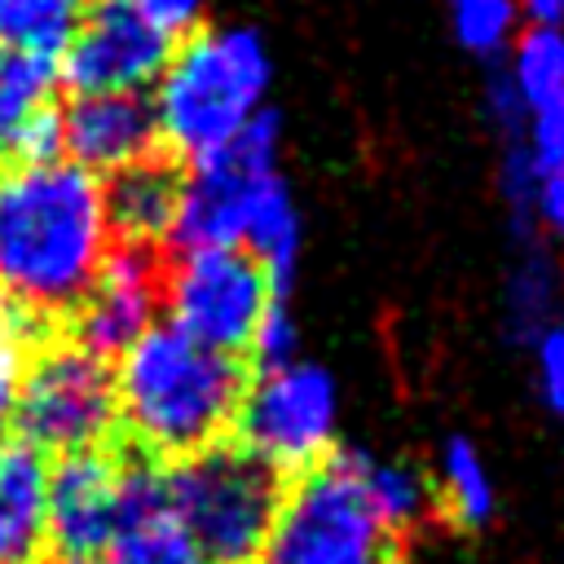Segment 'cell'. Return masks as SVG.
Wrapping results in <instances>:
<instances>
[{
	"label": "cell",
	"mask_w": 564,
	"mask_h": 564,
	"mask_svg": "<svg viewBox=\"0 0 564 564\" xmlns=\"http://www.w3.org/2000/svg\"><path fill=\"white\" fill-rule=\"evenodd\" d=\"M348 463L357 471V485L366 494V502L379 511L383 524H392L397 533L410 529L414 520H423L432 511V485L423 480L419 467L401 463V458H375L366 449H348Z\"/></svg>",
	"instance_id": "19"
},
{
	"label": "cell",
	"mask_w": 564,
	"mask_h": 564,
	"mask_svg": "<svg viewBox=\"0 0 564 564\" xmlns=\"http://www.w3.org/2000/svg\"><path fill=\"white\" fill-rule=\"evenodd\" d=\"M40 564H97V555H62V551H53V555H40Z\"/></svg>",
	"instance_id": "31"
},
{
	"label": "cell",
	"mask_w": 564,
	"mask_h": 564,
	"mask_svg": "<svg viewBox=\"0 0 564 564\" xmlns=\"http://www.w3.org/2000/svg\"><path fill=\"white\" fill-rule=\"evenodd\" d=\"M159 308H163L159 247L115 242L97 282L70 313V339L110 361L154 326Z\"/></svg>",
	"instance_id": "10"
},
{
	"label": "cell",
	"mask_w": 564,
	"mask_h": 564,
	"mask_svg": "<svg viewBox=\"0 0 564 564\" xmlns=\"http://www.w3.org/2000/svg\"><path fill=\"white\" fill-rule=\"evenodd\" d=\"M300 247H304V220H300L295 194H291L286 176L273 172L251 198V212L242 225V251L260 260L273 295H286L295 282V269H300Z\"/></svg>",
	"instance_id": "16"
},
{
	"label": "cell",
	"mask_w": 564,
	"mask_h": 564,
	"mask_svg": "<svg viewBox=\"0 0 564 564\" xmlns=\"http://www.w3.org/2000/svg\"><path fill=\"white\" fill-rule=\"evenodd\" d=\"M31 326L35 322L0 304V436L13 427V401H18L26 357H31Z\"/></svg>",
	"instance_id": "24"
},
{
	"label": "cell",
	"mask_w": 564,
	"mask_h": 564,
	"mask_svg": "<svg viewBox=\"0 0 564 564\" xmlns=\"http://www.w3.org/2000/svg\"><path fill=\"white\" fill-rule=\"evenodd\" d=\"M13 427L40 454L101 449L119 432L115 366L75 339H44L26 357Z\"/></svg>",
	"instance_id": "6"
},
{
	"label": "cell",
	"mask_w": 564,
	"mask_h": 564,
	"mask_svg": "<svg viewBox=\"0 0 564 564\" xmlns=\"http://www.w3.org/2000/svg\"><path fill=\"white\" fill-rule=\"evenodd\" d=\"M97 564H207L167 507V480L159 458L141 449L119 454L115 533L101 546Z\"/></svg>",
	"instance_id": "11"
},
{
	"label": "cell",
	"mask_w": 564,
	"mask_h": 564,
	"mask_svg": "<svg viewBox=\"0 0 564 564\" xmlns=\"http://www.w3.org/2000/svg\"><path fill=\"white\" fill-rule=\"evenodd\" d=\"M172 48L176 40L145 22L132 0H97L57 53V84L70 93H150Z\"/></svg>",
	"instance_id": "9"
},
{
	"label": "cell",
	"mask_w": 564,
	"mask_h": 564,
	"mask_svg": "<svg viewBox=\"0 0 564 564\" xmlns=\"http://www.w3.org/2000/svg\"><path fill=\"white\" fill-rule=\"evenodd\" d=\"M256 564H401V533L366 502L348 449H335L282 494Z\"/></svg>",
	"instance_id": "5"
},
{
	"label": "cell",
	"mask_w": 564,
	"mask_h": 564,
	"mask_svg": "<svg viewBox=\"0 0 564 564\" xmlns=\"http://www.w3.org/2000/svg\"><path fill=\"white\" fill-rule=\"evenodd\" d=\"M436 502L463 529H480V524L494 520V476H489L480 449L467 436H449L445 449H441Z\"/></svg>",
	"instance_id": "20"
},
{
	"label": "cell",
	"mask_w": 564,
	"mask_h": 564,
	"mask_svg": "<svg viewBox=\"0 0 564 564\" xmlns=\"http://www.w3.org/2000/svg\"><path fill=\"white\" fill-rule=\"evenodd\" d=\"M295 344H300V335H295V317H291V308H286V295H273V300L264 304L260 322H256V335H251V344H247V361H251L256 370L286 366V361H295Z\"/></svg>",
	"instance_id": "25"
},
{
	"label": "cell",
	"mask_w": 564,
	"mask_h": 564,
	"mask_svg": "<svg viewBox=\"0 0 564 564\" xmlns=\"http://www.w3.org/2000/svg\"><path fill=\"white\" fill-rule=\"evenodd\" d=\"M269 300V273L242 247H194L176 251V260H163L167 326L203 348L247 357V344Z\"/></svg>",
	"instance_id": "8"
},
{
	"label": "cell",
	"mask_w": 564,
	"mask_h": 564,
	"mask_svg": "<svg viewBox=\"0 0 564 564\" xmlns=\"http://www.w3.org/2000/svg\"><path fill=\"white\" fill-rule=\"evenodd\" d=\"M48 463L26 441H0V564H40L44 555Z\"/></svg>",
	"instance_id": "15"
},
{
	"label": "cell",
	"mask_w": 564,
	"mask_h": 564,
	"mask_svg": "<svg viewBox=\"0 0 564 564\" xmlns=\"http://www.w3.org/2000/svg\"><path fill=\"white\" fill-rule=\"evenodd\" d=\"M529 229L546 247H564V167L538 172L529 194Z\"/></svg>",
	"instance_id": "26"
},
{
	"label": "cell",
	"mask_w": 564,
	"mask_h": 564,
	"mask_svg": "<svg viewBox=\"0 0 564 564\" xmlns=\"http://www.w3.org/2000/svg\"><path fill=\"white\" fill-rule=\"evenodd\" d=\"M251 370L242 357L194 344L167 322H154L119 352L115 397L119 427L150 458H185L234 432Z\"/></svg>",
	"instance_id": "2"
},
{
	"label": "cell",
	"mask_w": 564,
	"mask_h": 564,
	"mask_svg": "<svg viewBox=\"0 0 564 564\" xmlns=\"http://www.w3.org/2000/svg\"><path fill=\"white\" fill-rule=\"evenodd\" d=\"M516 264L507 273V295H502V317H507V330L520 339V344H533L551 322H555V304H560V286H564V273L560 264L551 260V247L529 234V238H516Z\"/></svg>",
	"instance_id": "17"
},
{
	"label": "cell",
	"mask_w": 564,
	"mask_h": 564,
	"mask_svg": "<svg viewBox=\"0 0 564 564\" xmlns=\"http://www.w3.org/2000/svg\"><path fill=\"white\" fill-rule=\"evenodd\" d=\"M524 26H564V0H516Z\"/></svg>",
	"instance_id": "30"
},
{
	"label": "cell",
	"mask_w": 564,
	"mask_h": 564,
	"mask_svg": "<svg viewBox=\"0 0 564 564\" xmlns=\"http://www.w3.org/2000/svg\"><path fill=\"white\" fill-rule=\"evenodd\" d=\"M62 119V159L97 172H119L159 145L154 106L145 93H70Z\"/></svg>",
	"instance_id": "13"
},
{
	"label": "cell",
	"mask_w": 564,
	"mask_h": 564,
	"mask_svg": "<svg viewBox=\"0 0 564 564\" xmlns=\"http://www.w3.org/2000/svg\"><path fill=\"white\" fill-rule=\"evenodd\" d=\"M110 247L101 176L70 159L0 167V304L26 322L70 317Z\"/></svg>",
	"instance_id": "1"
},
{
	"label": "cell",
	"mask_w": 564,
	"mask_h": 564,
	"mask_svg": "<svg viewBox=\"0 0 564 564\" xmlns=\"http://www.w3.org/2000/svg\"><path fill=\"white\" fill-rule=\"evenodd\" d=\"M533 370H538V392L546 410L564 414V322H551L533 339Z\"/></svg>",
	"instance_id": "28"
},
{
	"label": "cell",
	"mask_w": 564,
	"mask_h": 564,
	"mask_svg": "<svg viewBox=\"0 0 564 564\" xmlns=\"http://www.w3.org/2000/svg\"><path fill=\"white\" fill-rule=\"evenodd\" d=\"M445 13H449V35L463 53L480 57V62H502L507 44L516 40V31L524 26L520 22V9L516 0H445Z\"/></svg>",
	"instance_id": "23"
},
{
	"label": "cell",
	"mask_w": 564,
	"mask_h": 564,
	"mask_svg": "<svg viewBox=\"0 0 564 564\" xmlns=\"http://www.w3.org/2000/svg\"><path fill=\"white\" fill-rule=\"evenodd\" d=\"M269 84L273 57L256 26H198L185 35L150 97L163 154L181 167L216 154L269 106Z\"/></svg>",
	"instance_id": "3"
},
{
	"label": "cell",
	"mask_w": 564,
	"mask_h": 564,
	"mask_svg": "<svg viewBox=\"0 0 564 564\" xmlns=\"http://www.w3.org/2000/svg\"><path fill=\"white\" fill-rule=\"evenodd\" d=\"M524 150L538 172L564 167V101L524 115Z\"/></svg>",
	"instance_id": "27"
},
{
	"label": "cell",
	"mask_w": 564,
	"mask_h": 564,
	"mask_svg": "<svg viewBox=\"0 0 564 564\" xmlns=\"http://www.w3.org/2000/svg\"><path fill=\"white\" fill-rule=\"evenodd\" d=\"M498 70L507 75L524 115L564 101V26H520Z\"/></svg>",
	"instance_id": "18"
},
{
	"label": "cell",
	"mask_w": 564,
	"mask_h": 564,
	"mask_svg": "<svg viewBox=\"0 0 564 564\" xmlns=\"http://www.w3.org/2000/svg\"><path fill=\"white\" fill-rule=\"evenodd\" d=\"M335 423L339 392L330 370L313 361H286L251 375L234 432L247 454H256L286 480L313 471L335 454Z\"/></svg>",
	"instance_id": "7"
},
{
	"label": "cell",
	"mask_w": 564,
	"mask_h": 564,
	"mask_svg": "<svg viewBox=\"0 0 564 564\" xmlns=\"http://www.w3.org/2000/svg\"><path fill=\"white\" fill-rule=\"evenodd\" d=\"M137 9H141V18L145 22H154L167 40H185V35H194L198 26H207L203 22V13H207V0H132Z\"/></svg>",
	"instance_id": "29"
},
{
	"label": "cell",
	"mask_w": 564,
	"mask_h": 564,
	"mask_svg": "<svg viewBox=\"0 0 564 564\" xmlns=\"http://www.w3.org/2000/svg\"><path fill=\"white\" fill-rule=\"evenodd\" d=\"M119 454L75 449L57 454L44 480V538L62 555H101L115 533Z\"/></svg>",
	"instance_id": "12"
},
{
	"label": "cell",
	"mask_w": 564,
	"mask_h": 564,
	"mask_svg": "<svg viewBox=\"0 0 564 564\" xmlns=\"http://www.w3.org/2000/svg\"><path fill=\"white\" fill-rule=\"evenodd\" d=\"M167 507L207 564H256L286 480L238 441H216L163 467Z\"/></svg>",
	"instance_id": "4"
},
{
	"label": "cell",
	"mask_w": 564,
	"mask_h": 564,
	"mask_svg": "<svg viewBox=\"0 0 564 564\" xmlns=\"http://www.w3.org/2000/svg\"><path fill=\"white\" fill-rule=\"evenodd\" d=\"M181 181H185V167L163 150L110 172V181L101 185V198H106V220L115 242L163 247L176 220Z\"/></svg>",
	"instance_id": "14"
},
{
	"label": "cell",
	"mask_w": 564,
	"mask_h": 564,
	"mask_svg": "<svg viewBox=\"0 0 564 564\" xmlns=\"http://www.w3.org/2000/svg\"><path fill=\"white\" fill-rule=\"evenodd\" d=\"M88 0H0V48L53 57L70 44Z\"/></svg>",
	"instance_id": "22"
},
{
	"label": "cell",
	"mask_w": 564,
	"mask_h": 564,
	"mask_svg": "<svg viewBox=\"0 0 564 564\" xmlns=\"http://www.w3.org/2000/svg\"><path fill=\"white\" fill-rule=\"evenodd\" d=\"M57 84V62L0 48V159H13L22 128L48 106Z\"/></svg>",
	"instance_id": "21"
}]
</instances>
